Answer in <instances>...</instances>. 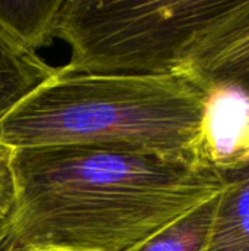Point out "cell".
<instances>
[{"label": "cell", "mask_w": 249, "mask_h": 251, "mask_svg": "<svg viewBox=\"0 0 249 251\" xmlns=\"http://www.w3.org/2000/svg\"><path fill=\"white\" fill-rule=\"evenodd\" d=\"M10 150L0 147V224H3L13 207V181L10 172Z\"/></svg>", "instance_id": "obj_10"}, {"label": "cell", "mask_w": 249, "mask_h": 251, "mask_svg": "<svg viewBox=\"0 0 249 251\" xmlns=\"http://www.w3.org/2000/svg\"><path fill=\"white\" fill-rule=\"evenodd\" d=\"M217 196L129 251H207Z\"/></svg>", "instance_id": "obj_9"}, {"label": "cell", "mask_w": 249, "mask_h": 251, "mask_svg": "<svg viewBox=\"0 0 249 251\" xmlns=\"http://www.w3.org/2000/svg\"><path fill=\"white\" fill-rule=\"evenodd\" d=\"M182 75L204 90L229 85L249 94V0L232 1L198 32Z\"/></svg>", "instance_id": "obj_4"}, {"label": "cell", "mask_w": 249, "mask_h": 251, "mask_svg": "<svg viewBox=\"0 0 249 251\" xmlns=\"http://www.w3.org/2000/svg\"><path fill=\"white\" fill-rule=\"evenodd\" d=\"M222 178L207 251H249V162Z\"/></svg>", "instance_id": "obj_7"}, {"label": "cell", "mask_w": 249, "mask_h": 251, "mask_svg": "<svg viewBox=\"0 0 249 251\" xmlns=\"http://www.w3.org/2000/svg\"><path fill=\"white\" fill-rule=\"evenodd\" d=\"M60 75L0 25V122L23 100Z\"/></svg>", "instance_id": "obj_6"}, {"label": "cell", "mask_w": 249, "mask_h": 251, "mask_svg": "<svg viewBox=\"0 0 249 251\" xmlns=\"http://www.w3.org/2000/svg\"><path fill=\"white\" fill-rule=\"evenodd\" d=\"M205 91L198 153L203 166L222 176L249 162V94L229 85Z\"/></svg>", "instance_id": "obj_5"}, {"label": "cell", "mask_w": 249, "mask_h": 251, "mask_svg": "<svg viewBox=\"0 0 249 251\" xmlns=\"http://www.w3.org/2000/svg\"><path fill=\"white\" fill-rule=\"evenodd\" d=\"M0 225H1V224H0ZM0 251H32V250L22 249V247H18L16 244H13V243L7 238V235L1 231V228H0Z\"/></svg>", "instance_id": "obj_11"}, {"label": "cell", "mask_w": 249, "mask_h": 251, "mask_svg": "<svg viewBox=\"0 0 249 251\" xmlns=\"http://www.w3.org/2000/svg\"><path fill=\"white\" fill-rule=\"evenodd\" d=\"M232 0H63L56 37L70 46L60 75H182L198 32Z\"/></svg>", "instance_id": "obj_3"}, {"label": "cell", "mask_w": 249, "mask_h": 251, "mask_svg": "<svg viewBox=\"0 0 249 251\" xmlns=\"http://www.w3.org/2000/svg\"><path fill=\"white\" fill-rule=\"evenodd\" d=\"M63 0L0 1V25L22 44L37 51L56 38V22Z\"/></svg>", "instance_id": "obj_8"}, {"label": "cell", "mask_w": 249, "mask_h": 251, "mask_svg": "<svg viewBox=\"0 0 249 251\" xmlns=\"http://www.w3.org/2000/svg\"><path fill=\"white\" fill-rule=\"evenodd\" d=\"M205 96L185 75H59L0 122V147L113 149L205 169L198 153Z\"/></svg>", "instance_id": "obj_2"}, {"label": "cell", "mask_w": 249, "mask_h": 251, "mask_svg": "<svg viewBox=\"0 0 249 251\" xmlns=\"http://www.w3.org/2000/svg\"><path fill=\"white\" fill-rule=\"evenodd\" d=\"M9 163L13 207L0 228L32 251L132 250L223 187L188 162L113 149H16Z\"/></svg>", "instance_id": "obj_1"}]
</instances>
